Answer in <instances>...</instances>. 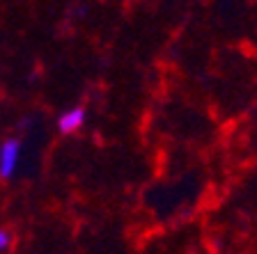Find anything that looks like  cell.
Masks as SVG:
<instances>
[{"label":"cell","instance_id":"6da1fadb","mask_svg":"<svg viewBox=\"0 0 257 254\" xmlns=\"http://www.w3.org/2000/svg\"><path fill=\"white\" fill-rule=\"evenodd\" d=\"M19 142L16 140H7L0 147V176L7 179V176L14 174L16 163H19Z\"/></svg>","mask_w":257,"mask_h":254},{"label":"cell","instance_id":"7a4b0ae2","mask_svg":"<svg viewBox=\"0 0 257 254\" xmlns=\"http://www.w3.org/2000/svg\"><path fill=\"white\" fill-rule=\"evenodd\" d=\"M83 122H85V112L80 110V108H71V110H67L62 117H60L58 126L62 133H74L83 126Z\"/></svg>","mask_w":257,"mask_h":254},{"label":"cell","instance_id":"3957f363","mask_svg":"<svg viewBox=\"0 0 257 254\" xmlns=\"http://www.w3.org/2000/svg\"><path fill=\"white\" fill-rule=\"evenodd\" d=\"M10 243H12L10 231H5V229H0V252H5V249L10 247Z\"/></svg>","mask_w":257,"mask_h":254}]
</instances>
